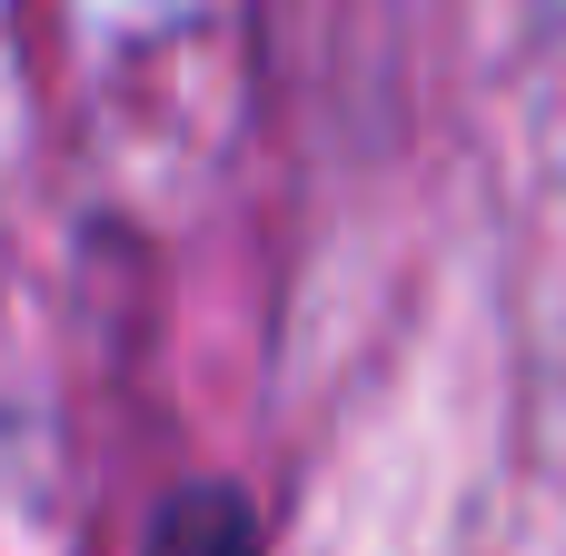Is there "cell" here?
Returning a JSON list of instances; mask_svg holds the SVG:
<instances>
[{"label":"cell","mask_w":566,"mask_h":556,"mask_svg":"<svg viewBox=\"0 0 566 556\" xmlns=\"http://www.w3.org/2000/svg\"><path fill=\"white\" fill-rule=\"evenodd\" d=\"M149 556H259V527H249V507H239L229 487H189V497L159 517Z\"/></svg>","instance_id":"6da1fadb"}]
</instances>
